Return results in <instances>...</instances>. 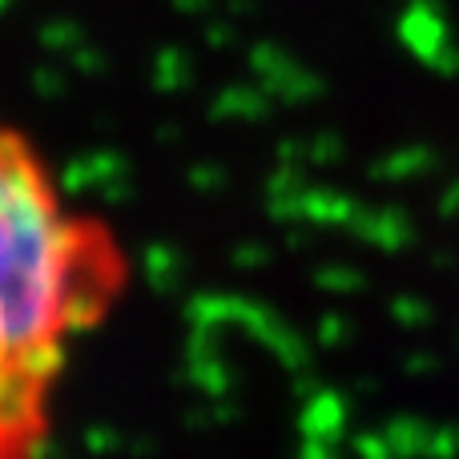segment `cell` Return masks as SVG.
Returning <instances> with one entry per match:
<instances>
[{"mask_svg":"<svg viewBox=\"0 0 459 459\" xmlns=\"http://www.w3.org/2000/svg\"><path fill=\"white\" fill-rule=\"evenodd\" d=\"M121 230L0 117V459H48L65 379L134 290Z\"/></svg>","mask_w":459,"mask_h":459,"instance_id":"6da1fadb","label":"cell"}]
</instances>
